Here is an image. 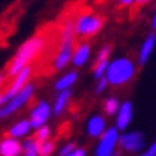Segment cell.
<instances>
[{"mask_svg":"<svg viewBox=\"0 0 156 156\" xmlns=\"http://www.w3.org/2000/svg\"><path fill=\"white\" fill-rule=\"evenodd\" d=\"M34 90H36V86L32 82H29L23 89L19 90L16 95L12 96L3 106H0V120L10 118L12 115L19 112L20 109H23L30 100L33 99Z\"/></svg>","mask_w":156,"mask_h":156,"instance_id":"4","label":"cell"},{"mask_svg":"<svg viewBox=\"0 0 156 156\" xmlns=\"http://www.w3.org/2000/svg\"><path fill=\"white\" fill-rule=\"evenodd\" d=\"M7 100H9V98L6 96V93H0V106H3Z\"/></svg>","mask_w":156,"mask_h":156,"instance_id":"29","label":"cell"},{"mask_svg":"<svg viewBox=\"0 0 156 156\" xmlns=\"http://www.w3.org/2000/svg\"><path fill=\"white\" fill-rule=\"evenodd\" d=\"M110 53H112V46H110V44H103V46L99 49V52L96 53L95 62H99V60H109V57H110Z\"/></svg>","mask_w":156,"mask_h":156,"instance_id":"23","label":"cell"},{"mask_svg":"<svg viewBox=\"0 0 156 156\" xmlns=\"http://www.w3.org/2000/svg\"><path fill=\"white\" fill-rule=\"evenodd\" d=\"M156 46V33L152 32L145 37V40L142 42L140 48H139V52H137V65L139 66H145L147 63V60L151 59L152 53H153V49Z\"/></svg>","mask_w":156,"mask_h":156,"instance_id":"13","label":"cell"},{"mask_svg":"<svg viewBox=\"0 0 156 156\" xmlns=\"http://www.w3.org/2000/svg\"><path fill=\"white\" fill-rule=\"evenodd\" d=\"M133 120V103L130 100H123L120 103L118 113L115 115V126L123 132L130 126Z\"/></svg>","mask_w":156,"mask_h":156,"instance_id":"10","label":"cell"},{"mask_svg":"<svg viewBox=\"0 0 156 156\" xmlns=\"http://www.w3.org/2000/svg\"><path fill=\"white\" fill-rule=\"evenodd\" d=\"M32 76H33V67L30 66V65L23 67L17 75H14L13 77H12V82H10L9 87H7V90L5 92L6 96L10 99L13 95H16L19 90H22L24 86L27 85L29 82H32Z\"/></svg>","mask_w":156,"mask_h":156,"instance_id":"9","label":"cell"},{"mask_svg":"<svg viewBox=\"0 0 156 156\" xmlns=\"http://www.w3.org/2000/svg\"><path fill=\"white\" fill-rule=\"evenodd\" d=\"M56 151V143L48 139V140H43L40 142V153L39 156H50L53 155V152Z\"/></svg>","mask_w":156,"mask_h":156,"instance_id":"22","label":"cell"},{"mask_svg":"<svg viewBox=\"0 0 156 156\" xmlns=\"http://www.w3.org/2000/svg\"><path fill=\"white\" fill-rule=\"evenodd\" d=\"M136 70L137 62L133 59L128 56L115 57L113 60H109L105 77L108 79L109 85L112 87H120L133 80V77L136 76Z\"/></svg>","mask_w":156,"mask_h":156,"instance_id":"3","label":"cell"},{"mask_svg":"<svg viewBox=\"0 0 156 156\" xmlns=\"http://www.w3.org/2000/svg\"><path fill=\"white\" fill-rule=\"evenodd\" d=\"M143 156H156V142L151 143L149 146L145 149V152H142Z\"/></svg>","mask_w":156,"mask_h":156,"instance_id":"26","label":"cell"},{"mask_svg":"<svg viewBox=\"0 0 156 156\" xmlns=\"http://www.w3.org/2000/svg\"><path fill=\"white\" fill-rule=\"evenodd\" d=\"M105 20L102 16L93 13H82L75 19V32L77 37H93L103 29Z\"/></svg>","mask_w":156,"mask_h":156,"instance_id":"5","label":"cell"},{"mask_svg":"<svg viewBox=\"0 0 156 156\" xmlns=\"http://www.w3.org/2000/svg\"><path fill=\"white\" fill-rule=\"evenodd\" d=\"M120 100H119V98H116V96H108L106 99L103 100V106H102V109H103V113L106 115V116H115V115L118 113L119 108H120Z\"/></svg>","mask_w":156,"mask_h":156,"instance_id":"19","label":"cell"},{"mask_svg":"<svg viewBox=\"0 0 156 156\" xmlns=\"http://www.w3.org/2000/svg\"><path fill=\"white\" fill-rule=\"evenodd\" d=\"M109 82H108V79L106 77H100V79H98L96 80V86H95V93L96 95H102V93H105L106 92V89L109 87Z\"/></svg>","mask_w":156,"mask_h":156,"instance_id":"24","label":"cell"},{"mask_svg":"<svg viewBox=\"0 0 156 156\" xmlns=\"http://www.w3.org/2000/svg\"><path fill=\"white\" fill-rule=\"evenodd\" d=\"M86 149L85 147H82V146H76L75 147V151L72 152V155L70 156H86Z\"/></svg>","mask_w":156,"mask_h":156,"instance_id":"28","label":"cell"},{"mask_svg":"<svg viewBox=\"0 0 156 156\" xmlns=\"http://www.w3.org/2000/svg\"><path fill=\"white\" fill-rule=\"evenodd\" d=\"M106 129H108V123H106V118L103 115H92L85 125L86 135L92 139H99L100 135Z\"/></svg>","mask_w":156,"mask_h":156,"instance_id":"12","label":"cell"},{"mask_svg":"<svg viewBox=\"0 0 156 156\" xmlns=\"http://www.w3.org/2000/svg\"><path fill=\"white\" fill-rule=\"evenodd\" d=\"M108 65H109V60H99V62H95V66H93V77L96 80L103 77L106 75V70H108Z\"/></svg>","mask_w":156,"mask_h":156,"instance_id":"20","label":"cell"},{"mask_svg":"<svg viewBox=\"0 0 156 156\" xmlns=\"http://www.w3.org/2000/svg\"><path fill=\"white\" fill-rule=\"evenodd\" d=\"M75 147H76L75 142H67V143H65V145L60 147V151L57 152V155L59 156H70L72 152L75 151Z\"/></svg>","mask_w":156,"mask_h":156,"instance_id":"25","label":"cell"},{"mask_svg":"<svg viewBox=\"0 0 156 156\" xmlns=\"http://www.w3.org/2000/svg\"><path fill=\"white\" fill-rule=\"evenodd\" d=\"M40 142L34 136H27L22 140V155L24 156H39Z\"/></svg>","mask_w":156,"mask_h":156,"instance_id":"18","label":"cell"},{"mask_svg":"<svg viewBox=\"0 0 156 156\" xmlns=\"http://www.w3.org/2000/svg\"><path fill=\"white\" fill-rule=\"evenodd\" d=\"M92 56V46L87 40L76 43L73 49V56H72V65L75 67H83L90 60Z\"/></svg>","mask_w":156,"mask_h":156,"instance_id":"11","label":"cell"},{"mask_svg":"<svg viewBox=\"0 0 156 156\" xmlns=\"http://www.w3.org/2000/svg\"><path fill=\"white\" fill-rule=\"evenodd\" d=\"M32 130H33V128L30 125V120L29 119H20L7 129V135L17 137V139H24V137H27L30 135Z\"/></svg>","mask_w":156,"mask_h":156,"instance_id":"17","label":"cell"},{"mask_svg":"<svg viewBox=\"0 0 156 156\" xmlns=\"http://www.w3.org/2000/svg\"><path fill=\"white\" fill-rule=\"evenodd\" d=\"M151 2H153V0H136V5H139V6H146V5H149Z\"/></svg>","mask_w":156,"mask_h":156,"instance_id":"30","label":"cell"},{"mask_svg":"<svg viewBox=\"0 0 156 156\" xmlns=\"http://www.w3.org/2000/svg\"><path fill=\"white\" fill-rule=\"evenodd\" d=\"M116 3L120 7H133L136 5V0H116Z\"/></svg>","mask_w":156,"mask_h":156,"instance_id":"27","label":"cell"},{"mask_svg":"<svg viewBox=\"0 0 156 156\" xmlns=\"http://www.w3.org/2000/svg\"><path fill=\"white\" fill-rule=\"evenodd\" d=\"M22 155V140L13 136H5L0 140V156Z\"/></svg>","mask_w":156,"mask_h":156,"instance_id":"14","label":"cell"},{"mask_svg":"<svg viewBox=\"0 0 156 156\" xmlns=\"http://www.w3.org/2000/svg\"><path fill=\"white\" fill-rule=\"evenodd\" d=\"M52 115V105L49 103L48 100H39L37 103L30 109V113H29V120H30V125H32L33 130L43 126V125H48Z\"/></svg>","mask_w":156,"mask_h":156,"instance_id":"8","label":"cell"},{"mask_svg":"<svg viewBox=\"0 0 156 156\" xmlns=\"http://www.w3.org/2000/svg\"><path fill=\"white\" fill-rule=\"evenodd\" d=\"M6 76H7V75H5V73H0V89H2V86L5 85Z\"/></svg>","mask_w":156,"mask_h":156,"instance_id":"32","label":"cell"},{"mask_svg":"<svg viewBox=\"0 0 156 156\" xmlns=\"http://www.w3.org/2000/svg\"><path fill=\"white\" fill-rule=\"evenodd\" d=\"M151 27L153 29V30H156V9H155V14H153V17H152V20H151Z\"/></svg>","mask_w":156,"mask_h":156,"instance_id":"31","label":"cell"},{"mask_svg":"<svg viewBox=\"0 0 156 156\" xmlns=\"http://www.w3.org/2000/svg\"><path fill=\"white\" fill-rule=\"evenodd\" d=\"M33 136L37 139L39 142L48 140V139H50V136H52V129L49 128L48 125H43V126H40V128L34 129Z\"/></svg>","mask_w":156,"mask_h":156,"instance_id":"21","label":"cell"},{"mask_svg":"<svg viewBox=\"0 0 156 156\" xmlns=\"http://www.w3.org/2000/svg\"><path fill=\"white\" fill-rule=\"evenodd\" d=\"M72 89H66V90H60L57 92L56 98L53 100V105H52V109H53V116H62V115L66 112L67 106L70 103V99H72Z\"/></svg>","mask_w":156,"mask_h":156,"instance_id":"15","label":"cell"},{"mask_svg":"<svg viewBox=\"0 0 156 156\" xmlns=\"http://www.w3.org/2000/svg\"><path fill=\"white\" fill-rule=\"evenodd\" d=\"M44 46H46V40L42 34H34L30 39H27L26 42H23L19 46L17 52L14 53L13 59L10 60L6 75L9 77H13L14 75H17L23 67L29 66L43 52Z\"/></svg>","mask_w":156,"mask_h":156,"instance_id":"1","label":"cell"},{"mask_svg":"<svg viewBox=\"0 0 156 156\" xmlns=\"http://www.w3.org/2000/svg\"><path fill=\"white\" fill-rule=\"evenodd\" d=\"M119 149L126 153H139L145 149V135L137 130H123L119 137Z\"/></svg>","mask_w":156,"mask_h":156,"instance_id":"7","label":"cell"},{"mask_svg":"<svg viewBox=\"0 0 156 156\" xmlns=\"http://www.w3.org/2000/svg\"><path fill=\"white\" fill-rule=\"evenodd\" d=\"M119 137H120V130L116 126L108 128L102 135H100L98 145L95 147L96 156H112L115 155L116 149L119 147Z\"/></svg>","mask_w":156,"mask_h":156,"instance_id":"6","label":"cell"},{"mask_svg":"<svg viewBox=\"0 0 156 156\" xmlns=\"http://www.w3.org/2000/svg\"><path fill=\"white\" fill-rule=\"evenodd\" d=\"M77 80H79V72L67 70L57 77V80L55 82V85H53V89L56 90V92L72 89V87L77 83Z\"/></svg>","mask_w":156,"mask_h":156,"instance_id":"16","label":"cell"},{"mask_svg":"<svg viewBox=\"0 0 156 156\" xmlns=\"http://www.w3.org/2000/svg\"><path fill=\"white\" fill-rule=\"evenodd\" d=\"M76 32H75V20H66L60 29L59 34V48L53 57L52 66L55 70H65L69 65H72V56L75 49Z\"/></svg>","mask_w":156,"mask_h":156,"instance_id":"2","label":"cell"}]
</instances>
